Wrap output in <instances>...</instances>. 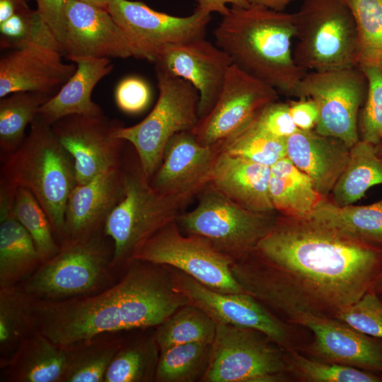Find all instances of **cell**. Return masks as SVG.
Listing matches in <instances>:
<instances>
[{
	"label": "cell",
	"mask_w": 382,
	"mask_h": 382,
	"mask_svg": "<svg viewBox=\"0 0 382 382\" xmlns=\"http://www.w3.org/2000/svg\"><path fill=\"white\" fill-rule=\"evenodd\" d=\"M381 270L382 248L281 214L231 266L245 293L296 325L308 316L335 318L372 289Z\"/></svg>",
	"instance_id": "1"
},
{
	"label": "cell",
	"mask_w": 382,
	"mask_h": 382,
	"mask_svg": "<svg viewBox=\"0 0 382 382\" xmlns=\"http://www.w3.org/2000/svg\"><path fill=\"white\" fill-rule=\"evenodd\" d=\"M120 280L96 293L62 301L35 300L36 330L70 346L104 333L157 327L180 306L161 267L132 260Z\"/></svg>",
	"instance_id": "2"
},
{
	"label": "cell",
	"mask_w": 382,
	"mask_h": 382,
	"mask_svg": "<svg viewBox=\"0 0 382 382\" xmlns=\"http://www.w3.org/2000/svg\"><path fill=\"white\" fill-rule=\"evenodd\" d=\"M215 44L232 64L251 76L291 96L303 75L294 59L295 14L261 6H231L214 30Z\"/></svg>",
	"instance_id": "3"
},
{
	"label": "cell",
	"mask_w": 382,
	"mask_h": 382,
	"mask_svg": "<svg viewBox=\"0 0 382 382\" xmlns=\"http://www.w3.org/2000/svg\"><path fill=\"white\" fill-rule=\"evenodd\" d=\"M0 161V178L34 195L61 245L65 239L66 205L77 181L74 160L52 126L37 115L21 146Z\"/></svg>",
	"instance_id": "4"
},
{
	"label": "cell",
	"mask_w": 382,
	"mask_h": 382,
	"mask_svg": "<svg viewBox=\"0 0 382 382\" xmlns=\"http://www.w3.org/2000/svg\"><path fill=\"white\" fill-rule=\"evenodd\" d=\"M125 195L109 215L104 232L113 243L112 268H125L137 248L175 221L187 205L152 188L133 146L127 142L122 159Z\"/></svg>",
	"instance_id": "5"
},
{
	"label": "cell",
	"mask_w": 382,
	"mask_h": 382,
	"mask_svg": "<svg viewBox=\"0 0 382 382\" xmlns=\"http://www.w3.org/2000/svg\"><path fill=\"white\" fill-rule=\"evenodd\" d=\"M114 246L104 231L66 241L18 286L35 300L56 301L83 296L112 284Z\"/></svg>",
	"instance_id": "6"
},
{
	"label": "cell",
	"mask_w": 382,
	"mask_h": 382,
	"mask_svg": "<svg viewBox=\"0 0 382 382\" xmlns=\"http://www.w3.org/2000/svg\"><path fill=\"white\" fill-rule=\"evenodd\" d=\"M294 14L296 44L293 56L303 71L358 66L357 30L342 0H303Z\"/></svg>",
	"instance_id": "7"
},
{
	"label": "cell",
	"mask_w": 382,
	"mask_h": 382,
	"mask_svg": "<svg viewBox=\"0 0 382 382\" xmlns=\"http://www.w3.org/2000/svg\"><path fill=\"white\" fill-rule=\"evenodd\" d=\"M158 100L137 124L122 127L117 136L134 149L142 170L150 180L158 169L169 140L182 132H192L199 117L198 91L187 81L156 73Z\"/></svg>",
	"instance_id": "8"
},
{
	"label": "cell",
	"mask_w": 382,
	"mask_h": 382,
	"mask_svg": "<svg viewBox=\"0 0 382 382\" xmlns=\"http://www.w3.org/2000/svg\"><path fill=\"white\" fill-rule=\"evenodd\" d=\"M197 205L184 212L177 223L185 234L207 238L234 261L250 253L274 224L276 212H252L237 204L209 183Z\"/></svg>",
	"instance_id": "9"
},
{
	"label": "cell",
	"mask_w": 382,
	"mask_h": 382,
	"mask_svg": "<svg viewBox=\"0 0 382 382\" xmlns=\"http://www.w3.org/2000/svg\"><path fill=\"white\" fill-rule=\"evenodd\" d=\"M285 350L262 332L217 324L204 382H287L291 381Z\"/></svg>",
	"instance_id": "10"
},
{
	"label": "cell",
	"mask_w": 382,
	"mask_h": 382,
	"mask_svg": "<svg viewBox=\"0 0 382 382\" xmlns=\"http://www.w3.org/2000/svg\"><path fill=\"white\" fill-rule=\"evenodd\" d=\"M170 269L175 289L188 303L202 309L216 325L257 330L284 350L299 351L311 340L308 329L282 320L250 294L220 292L180 270Z\"/></svg>",
	"instance_id": "11"
},
{
	"label": "cell",
	"mask_w": 382,
	"mask_h": 382,
	"mask_svg": "<svg viewBox=\"0 0 382 382\" xmlns=\"http://www.w3.org/2000/svg\"><path fill=\"white\" fill-rule=\"evenodd\" d=\"M132 260L176 269L220 292L245 293L232 273L234 260L216 250L207 238L183 233L177 221L141 243Z\"/></svg>",
	"instance_id": "12"
},
{
	"label": "cell",
	"mask_w": 382,
	"mask_h": 382,
	"mask_svg": "<svg viewBox=\"0 0 382 382\" xmlns=\"http://www.w3.org/2000/svg\"><path fill=\"white\" fill-rule=\"evenodd\" d=\"M366 92V77L359 66H354L308 71L291 96L313 100L319 112L314 130L351 148L360 139L358 120Z\"/></svg>",
	"instance_id": "13"
},
{
	"label": "cell",
	"mask_w": 382,
	"mask_h": 382,
	"mask_svg": "<svg viewBox=\"0 0 382 382\" xmlns=\"http://www.w3.org/2000/svg\"><path fill=\"white\" fill-rule=\"evenodd\" d=\"M52 129L74 160L77 185L121 164L127 141L117 136L124 123L105 114L64 117Z\"/></svg>",
	"instance_id": "14"
},
{
	"label": "cell",
	"mask_w": 382,
	"mask_h": 382,
	"mask_svg": "<svg viewBox=\"0 0 382 382\" xmlns=\"http://www.w3.org/2000/svg\"><path fill=\"white\" fill-rule=\"evenodd\" d=\"M278 93L232 64L216 103L192 132L202 145L223 141L250 124L267 105L277 101Z\"/></svg>",
	"instance_id": "15"
},
{
	"label": "cell",
	"mask_w": 382,
	"mask_h": 382,
	"mask_svg": "<svg viewBox=\"0 0 382 382\" xmlns=\"http://www.w3.org/2000/svg\"><path fill=\"white\" fill-rule=\"evenodd\" d=\"M107 10L129 36L140 59L151 62L156 51L165 45L205 37L211 21L210 13L197 8L190 16L179 17L137 1L112 0Z\"/></svg>",
	"instance_id": "16"
},
{
	"label": "cell",
	"mask_w": 382,
	"mask_h": 382,
	"mask_svg": "<svg viewBox=\"0 0 382 382\" xmlns=\"http://www.w3.org/2000/svg\"><path fill=\"white\" fill-rule=\"evenodd\" d=\"M153 62L156 73L183 79L198 91L199 119L214 107L233 64L225 52L205 37L165 45L156 51Z\"/></svg>",
	"instance_id": "17"
},
{
	"label": "cell",
	"mask_w": 382,
	"mask_h": 382,
	"mask_svg": "<svg viewBox=\"0 0 382 382\" xmlns=\"http://www.w3.org/2000/svg\"><path fill=\"white\" fill-rule=\"evenodd\" d=\"M221 142L202 145L192 132L175 134L149 183L156 191L187 206L211 183Z\"/></svg>",
	"instance_id": "18"
},
{
	"label": "cell",
	"mask_w": 382,
	"mask_h": 382,
	"mask_svg": "<svg viewBox=\"0 0 382 382\" xmlns=\"http://www.w3.org/2000/svg\"><path fill=\"white\" fill-rule=\"evenodd\" d=\"M62 48L73 62L86 57L140 59L131 38L107 9L81 0L68 2Z\"/></svg>",
	"instance_id": "19"
},
{
	"label": "cell",
	"mask_w": 382,
	"mask_h": 382,
	"mask_svg": "<svg viewBox=\"0 0 382 382\" xmlns=\"http://www.w3.org/2000/svg\"><path fill=\"white\" fill-rule=\"evenodd\" d=\"M296 325L312 334L311 340L299 350L303 354L382 375V339L359 332L334 318L308 316Z\"/></svg>",
	"instance_id": "20"
},
{
	"label": "cell",
	"mask_w": 382,
	"mask_h": 382,
	"mask_svg": "<svg viewBox=\"0 0 382 382\" xmlns=\"http://www.w3.org/2000/svg\"><path fill=\"white\" fill-rule=\"evenodd\" d=\"M56 50L30 45L9 50L0 59V98L16 92L53 96L76 71Z\"/></svg>",
	"instance_id": "21"
},
{
	"label": "cell",
	"mask_w": 382,
	"mask_h": 382,
	"mask_svg": "<svg viewBox=\"0 0 382 382\" xmlns=\"http://www.w3.org/2000/svg\"><path fill=\"white\" fill-rule=\"evenodd\" d=\"M124 195L125 180L121 164L85 184L76 185L66 205L64 243L103 231L109 215Z\"/></svg>",
	"instance_id": "22"
},
{
	"label": "cell",
	"mask_w": 382,
	"mask_h": 382,
	"mask_svg": "<svg viewBox=\"0 0 382 382\" xmlns=\"http://www.w3.org/2000/svg\"><path fill=\"white\" fill-rule=\"evenodd\" d=\"M286 156L327 198L347 164L350 148L341 140L314 129H298L286 139Z\"/></svg>",
	"instance_id": "23"
},
{
	"label": "cell",
	"mask_w": 382,
	"mask_h": 382,
	"mask_svg": "<svg viewBox=\"0 0 382 382\" xmlns=\"http://www.w3.org/2000/svg\"><path fill=\"white\" fill-rule=\"evenodd\" d=\"M16 186L0 178V287L18 286L42 263L13 212Z\"/></svg>",
	"instance_id": "24"
},
{
	"label": "cell",
	"mask_w": 382,
	"mask_h": 382,
	"mask_svg": "<svg viewBox=\"0 0 382 382\" xmlns=\"http://www.w3.org/2000/svg\"><path fill=\"white\" fill-rule=\"evenodd\" d=\"M270 167L221 151L211 184L231 200L252 212H276L270 200Z\"/></svg>",
	"instance_id": "25"
},
{
	"label": "cell",
	"mask_w": 382,
	"mask_h": 382,
	"mask_svg": "<svg viewBox=\"0 0 382 382\" xmlns=\"http://www.w3.org/2000/svg\"><path fill=\"white\" fill-rule=\"evenodd\" d=\"M74 63L76 68L73 75L39 110L37 115L50 125L69 115L104 114L100 106L92 100L91 94L97 83L112 71L110 59L86 57Z\"/></svg>",
	"instance_id": "26"
},
{
	"label": "cell",
	"mask_w": 382,
	"mask_h": 382,
	"mask_svg": "<svg viewBox=\"0 0 382 382\" xmlns=\"http://www.w3.org/2000/svg\"><path fill=\"white\" fill-rule=\"evenodd\" d=\"M69 346H62L36 331L24 339L1 366L8 382H63Z\"/></svg>",
	"instance_id": "27"
},
{
	"label": "cell",
	"mask_w": 382,
	"mask_h": 382,
	"mask_svg": "<svg viewBox=\"0 0 382 382\" xmlns=\"http://www.w3.org/2000/svg\"><path fill=\"white\" fill-rule=\"evenodd\" d=\"M269 194L276 212L296 218L308 217L325 198L311 179L287 156L270 167Z\"/></svg>",
	"instance_id": "28"
},
{
	"label": "cell",
	"mask_w": 382,
	"mask_h": 382,
	"mask_svg": "<svg viewBox=\"0 0 382 382\" xmlns=\"http://www.w3.org/2000/svg\"><path fill=\"white\" fill-rule=\"evenodd\" d=\"M306 218L349 238L382 248V199L368 205L338 206L323 198Z\"/></svg>",
	"instance_id": "29"
},
{
	"label": "cell",
	"mask_w": 382,
	"mask_h": 382,
	"mask_svg": "<svg viewBox=\"0 0 382 382\" xmlns=\"http://www.w3.org/2000/svg\"><path fill=\"white\" fill-rule=\"evenodd\" d=\"M382 184V158L376 146L359 139L350 148L347 164L335 185L332 202L338 206L353 204L373 186Z\"/></svg>",
	"instance_id": "30"
},
{
	"label": "cell",
	"mask_w": 382,
	"mask_h": 382,
	"mask_svg": "<svg viewBox=\"0 0 382 382\" xmlns=\"http://www.w3.org/2000/svg\"><path fill=\"white\" fill-rule=\"evenodd\" d=\"M33 301L18 286L0 287L1 366L12 357L24 339L37 331Z\"/></svg>",
	"instance_id": "31"
},
{
	"label": "cell",
	"mask_w": 382,
	"mask_h": 382,
	"mask_svg": "<svg viewBox=\"0 0 382 382\" xmlns=\"http://www.w3.org/2000/svg\"><path fill=\"white\" fill-rule=\"evenodd\" d=\"M104 333L69 346L63 382H104L108 369L124 340Z\"/></svg>",
	"instance_id": "32"
},
{
	"label": "cell",
	"mask_w": 382,
	"mask_h": 382,
	"mask_svg": "<svg viewBox=\"0 0 382 382\" xmlns=\"http://www.w3.org/2000/svg\"><path fill=\"white\" fill-rule=\"evenodd\" d=\"M35 92H16L0 99V161L23 143L27 127L51 98Z\"/></svg>",
	"instance_id": "33"
},
{
	"label": "cell",
	"mask_w": 382,
	"mask_h": 382,
	"mask_svg": "<svg viewBox=\"0 0 382 382\" xmlns=\"http://www.w3.org/2000/svg\"><path fill=\"white\" fill-rule=\"evenodd\" d=\"M159 353L154 333L129 342L123 341L108 369L104 382L155 381Z\"/></svg>",
	"instance_id": "34"
},
{
	"label": "cell",
	"mask_w": 382,
	"mask_h": 382,
	"mask_svg": "<svg viewBox=\"0 0 382 382\" xmlns=\"http://www.w3.org/2000/svg\"><path fill=\"white\" fill-rule=\"evenodd\" d=\"M156 328L154 337L161 350L182 344L212 343L216 324L202 309L188 303Z\"/></svg>",
	"instance_id": "35"
},
{
	"label": "cell",
	"mask_w": 382,
	"mask_h": 382,
	"mask_svg": "<svg viewBox=\"0 0 382 382\" xmlns=\"http://www.w3.org/2000/svg\"><path fill=\"white\" fill-rule=\"evenodd\" d=\"M212 343L177 345L160 350L155 374L158 382L202 380L208 366Z\"/></svg>",
	"instance_id": "36"
},
{
	"label": "cell",
	"mask_w": 382,
	"mask_h": 382,
	"mask_svg": "<svg viewBox=\"0 0 382 382\" xmlns=\"http://www.w3.org/2000/svg\"><path fill=\"white\" fill-rule=\"evenodd\" d=\"M30 45L52 48L63 54L62 45L40 13L26 6L0 23V47L13 50Z\"/></svg>",
	"instance_id": "37"
},
{
	"label": "cell",
	"mask_w": 382,
	"mask_h": 382,
	"mask_svg": "<svg viewBox=\"0 0 382 382\" xmlns=\"http://www.w3.org/2000/svg\"><path fill=\"white\" fill-rule=\"evenodd\" d=\"M292 379L303 382H382V375L311 359L296 349L285 350Z\"/></svg>",
	"instance_id": "38"
},
{
	"label": "cell",
	"mask_w": 382,
	"mask_h": 382,
	"mask_svg": "<svg viewBox=\"0 0 382 382\" xmlns=\"http://www.w3.org/2000/svg\"><path fill=\"white\" fill-rule=\"evenodd\" d=\"M13 212L31 236L42 262L58 253L61 245L54 236L48 216L28 190L16 187Z\"/></svg>",
	"instance_id": "39"
},
{
	"label": "cell",
	"mask_w": 382,
	"mask_h": 382,
	"mask_svg": "<svg viewBox=\"0 0 382 382\" xmlns=\"http://www.w3.org/2000/svg\"><path fill=\"white\" fill-rule=\"evenodd\" d=\"M221 151L233 156L271 167L286 156V139L275 138L256 126L254 120L221 141Z\"/></svg>",
	"instance_id": "40"
},
{
	"label": "cell",
	"mask_w": 382,
	"mask_h": 382,
	"mask_svg": "<svg viewBox=\"0 0 382 382\" xmlns=\"http://www.w3.org/2000/svg\"><path fill=\"white\" fill-rule=\"evenodd\" d=\"M354 18L359 39L358 66L382 61V0H342Z\"/></svg>",
	"instance_id": "41"
},
{
	"label": "cell",
	"mask_w": 382,
	"mask_h": 382,
	"mask_svg": "<svg viewBox=\"0 0 382 382\" xmlns=\"http://www.w3.org/2000/svg\"><path fill=\"white\" fill-rule=\"evenodd\" d=\"M367 82L366 96L360 110V139L376 146L382 140V61L359 66Z\"/></svg>",
	"instance_id": "42"
},
{
	"label": "cell",
	"mask_w": 382,
	"mask_h": 382,
	"mask_svg": "<svg viewBox=\"0 0 382 382\" xmlns=\"http://www.w3.org/2000/svg\"><path fill=\"white\" fill-rule=\"evenodd\" d=\"M334 318L359 332L382 339V299L372 290Z\"/></svg>",
	"instance_id": "43"
},
{
	"label": "cell",
	"mask_w": 382,
	"mask_h": 382,
	"mask_svg": "<svg viewBox=\"0 0 382 382\" xmlns=\"http://www.w3.org/2000/svg\"><path fill=\"white\" fill-rule=\"evenodd\" d=\"M151 90L141 78L131 76L123 79L117 86L115 100L117 106L127 114H138L144 110L151 100Z\"/></svg>",
	"instance_id": "44"
},
{
	"label": "cell",
	"mask_w": 382,
	"mask_h": 382,
	"mask_svg": "<svg viewBox=\"0 0 382 382\" xmlns=\"http://www.w3.org/2000/svg\"><path fill=\"white\" fill-rule=\"evenodd\" d=\"M254 123L265 133L278 139H286L299 129L291 116L289 104L278 100L267 105Z\"/></svg>",
	"instance_id": "45"
},
{
	"label": "cell",
	"mask_w": 382,
	"mask_h": 382,
	"mask_svg": "<svg viewBox=\"0 0 382 382\" xmlns=\"http://www.w3.org/2000/svg\"><path fill=\"white\" fill-rule=\"evenodd\" d=\"M35 1L37 4L36 10L62 46L65 33L66 11L69 0Z\"/></svg>",
	"instance_id": "46"
},
{
	"label": "cell",
	"mask_w": 382,
	"mask_h": 382,
	"mask_svg": "<svg viewBox=\"0 0 382 382\" xmlns=\"http://www.w3.org/2000/svg\"><path fill=\"white\" fill-rule=\"evenodd\" d=\"M289 104L292 120L299 129L309 131L315 129L319 112L316 102L311 98H299Z\"/></svg>",
	"instance_id": "47"
},
{
	"label": "cell",
	"mask_w": 382,
	"mask_h": 382,
	"mask_svg": "<svg viewBox=\"0 0 382 382\" xmlns=\"http://www.w3.org/2000/svg\"><path fill=\"white\" fill-rule=\"evenodd\" d=\"M197 8L207 13H219L222 16L229 11L228 4L240 7H248L250 5L248 0H195Z\"/></svg>",
	"instance_id": "48"
},
{
	"label": "cell",
	"mask_w": 382,
	"mask_h": 382,
	"mask_svg": "<svg viewBox=\"0 0 382 382\" xmlns=\"http://www.w3.org/2000/svg\"><path fill=\"white\" fill-rule=\"evenodd\" d=\"M27 0H0V23L4 22L20 9L28 6Z\"/></svg>",
	"instance_id": "49"
},
{
	"label": "cell",
	"mask_w": 382,
	"mask_h": 382,
	"mask_svg": "<svg viewBox=\"0 0 382 382\" xmlns=\"http://www.w3.org/2000/svg\"><path fill=\"white\" fill-rule=\"evenodd\" d=\"M294 0H248L250 4L261 6L274 11H283Z\"/></svg>",
	"instance_id": "50"
},
{
	"label": "cell",
	"mask_w": 382,
	"mask_h": 382,
	"mask_svg": "<svg viewBox=\"0 0 382 382\" xmlns=\"http://www.w3.org/2000/svg\"><path fill=\"white\" fill-rule=\"evenodd\" d=\"M371 290L374 291L378 296L382 295V270Z\"/></svg>",
	"instance_id": "51"
},
{
	"label": "cell",
	"mask_w": 382,
	"mask_h": 382,
	"mask_svg": "<svg viewBox=\"0 0 382 382\" xmlns=\"http://www.w3.org/2000/svg\"><path fill=\"white\" fill-rule=\"evenodd\" d=\"M99 7L107 9L109 4L112 0H81Z\"/></svg>",
	"instance_id": "52"
},
{
	"label": "cell",
	"mask_w": 382,
	"mask_h": 382,
	"mask_svg": "<svg viewBox=\"0 0 382 382\" xmlns=\"http://www.w3.org/2000/svg\"><path fill=\"white\" fill-rule=\"evenodd\" d=\"M378 155L382 158V140L376 146Z\"/></svg>",
	"instance_id": "53"
},
{
	"label": "cell",
	"mask_w": 382,
	"mask_h": 382,
	"mask_svg": "<svg viewBox=\"0 0 382 382\" xmlns=\"http://www.w3.org/2000/svg\"><path fill=\"white\" fill-rule=\"evenodd\" d=\"M380 296H381V299H382V295H381Z\"/></svg>",
	"instance_id": "54"
}]
</instances>
